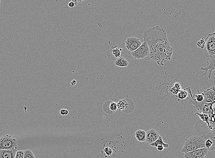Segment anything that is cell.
Segmentation results:
<instances>
[{"label": "cell", "mask_w": 215, "mask_h": 158, "mask_svg": "<svg viewBox=\"0 0 215 158\" xmlns=\"http://www.w3.org/2000/svg\"><path fill=\"white\" fill-rule=\"evenodd\" d=\"M126 48L131 52L137 49L142 45L140 39L134 37H130L125 42Z\"/></svg>", "instance_id": "6"}, {"label": "cell", "mask_w": 215, "mask_h": 158, "mask_svg": "<svg viewBox=\"0 0 215 158\" xmlns=\"http://www.w3.org/2000/svg\"><path fill=\"white\" fill-rule=\"evenodd\" d=\"M114 64L119 67H127L129 65V63L126 58L123 57H120L115 60Z\"/></svg>", "instance_id": "15"}, {"label": "cell", "mask_w": 215, "mask_h": 158, "mask_svg": "<svg viewBox=\"0 0 215 158\" xmlns=\"http://www.w3.org/2000/svg\"><path fill=\"white\" fill-rule=\"evenodd\" d=\"M201 70L204 71L202 76H205L207 73H208V76L207 78V80L211 78V74L213 70H215V59L211 60L210 62H207V65L206 67L201 68Z\"/></svg>", "instance_id": "10"}, {"label": "cell", "mask_w": 215, "mask_h": 158, "mask_svg": "<svg viewBox=\"0 0 215 158\" xmlns=\"http://www.w3.org/2000/svg\"><path fill=\"white\" fill-rule=\"evenodd\" d=\"M76 84V81L75 80H73L71 82V85H72V86H75V85Z\"/></svg>", "instance_id": "27"}, {"label": "cell", "mask_w": 215, "mask_h": 158, "mask_svg": "<svg viewBox=\"0 0 215 158\" xmlns=\"http://www.w3.org/2000/svg\"><path fill=\"white\" fill-rule=\"evenodd\" d=\"M122 50V49L114 44H112L111 47L110 48V51L114 57L117 58L120 57L121 54Z\"/></svg>", "instance_id": "13"}, {"label": "cell", "mask_w": 215, "mask_h": 158, "mask_svg": "<svg viewBox=\"0 0 215 158\" xmlns=\"http://www.w3.org/2000/svg\"><path fill=\"white\" fill-rule=\"evenodd\" d=\"M131 54L136 59H143L150 55V51L147 42H144L137 49L131 52Z\"/></svg>", "instance_id": "5"}, {"label": "cell", "mask_w": 215, "mask_h": 158, "mask_svg": "<svg viewBox=\"0 0 215 158\" xmlns=\"http://www.w3.org/2000/svg\"><path fill=\"white\" fill-rule=\"evenodd\" d=\"M24 151L18 150L17 151L15 158H24Z\"/></svg>", "instance_id": "22"}, {"label": "cell", "mask_w": 215, "mask_h": 158, "mask_svg": "<svg viewBox=\"0 0 215 158\" xmlns=\"http://www.w3.org/2000/svg\"><path fill=\"white\" fill-rule=\"evenodd\" d=\"M204 49L207 57L211 60L215 59V32L209 34L206 38Z\"/></svg>", "instance_id": "3"}, {"label": "cell", "mask_w": 215, "mask_h": 158, "mask_svg": "<svg viewBox=\"0 0 215 158\" xmlns=\"http://www.w3.org/2000/svg\"><path fill=\"white\" fill-rule=\"evenodd\" d=\"M157 148V150L159 151H162L164 150V147L163 146H162V145H159V146H158V147H156Z\"/></svg>", "instance_id": "26"}, {"label": "cell", "mask_w": 215, "mask_h": 158, "mask_svg": "<svg viewBox=\"0 0 215 158\" xmlns=\"http://www.w3.org/2000/svg\"><path fill=\"white\" fill-rule=\"evenodd\" d=\"M208 152V150L205 147L185 153L184 158H205Z\"/></svg>", "instance_id": "7"}, {"label": "cell", "mask_w": 215, "mask_h": 158, "mask_svg": "<svg viewBox=\"0 0 215 158\" xmlns=\"http://www.w3.org/2000/svg\"><path fill=\"white\" fill-rule=\"evenodd\" d=\"M118 109L120 110L124 111L127 110L129 106H134V102L130 99H121L120 100L117 104Z\"/></svg>", "instance_id": "11"}, {"label": "cell", "mask_w": 215, "mask_h": 158, "mask_svg": "<svg viewBox=\"0 0 215 158\" xmlns=\"http://www.w3.org/2000/svg\"><path fill=\"white\" fill-rule=\"evenodd\" d=\"M135 136L138 141L144 142L146 140V132L144 130H138L135 133Z\"/></svg>", "instance_id": "14"}, {"label": "cell", "mask_w": 215, "mask_h": 158, "mask_svg": "<svg viewBox=\"0 0 215 158\" xmlns=\"http://www.w3.org/2000/svg\"><path fill=\"white\" fill-rule=\"evenodd\" d=\"M144 40L147 42L150 51V57L159 65L170 60L173 48L167 37L166 31L159 26L150 28L144 33Z\"/></svg>", "instance_id": "1"}, {"label": "cell", "mask_w": 215, "mask_h": 158, "mask_svg": "<svg viewBox=\"0 0 215 158\" xmlns=\"http://www.w3.org/2000/svg\"><path fill=\"white\" fill-rule=\"evenodd\" d=\"M203 93L204 95L203 102L206 103H215V87H211L205 90Z\"/></svg>", "instance_id": "9"}, {"label": "cell", "mask_w": 215, "mask_h": 158, "mask_svg": "<svg viewBox=\"0 0 215 158\" xmlns=\"http://www.w3.org/2000/svg\"><path fill=\"white\" fill-rule=\"evenodd\" d=\"M213 143H214L213 141L210 138H208L206 140V142H205V147L208 150H210V148L213 145Z\"/></svg>", "instance_id": "21"}, {"label": "cell", "mask_w": 215, "mask_h": 158, "mask_svg": "<svg viewBox=\"0 0 215 158\" xmlns=\"http://www.w3.org/2000/svg\"><path fill=\"white\" fill-rule=\"evenodd\" d=\"M197 47L201 49H204L205 48V40L204 38H202L201 39L199 40L197 42Z\"/></svg>", "instance_id": "20"}, {"label": "cell", "mask_w": 215, "mask_h": 158, "mask_svg": "<svg viewBox=\"0 0 215 158\" xmlns=\"http://www.w3.org/2000/svg\"><path fill=\"white\" fill-rule=\"evenodd\" d=\"M206 139L202 137L193 136L185 140L181 152L186 153L192 151L205 148Z\"/></svg>", "instance_id": "2"}, {"label": "cell", "mask_w": 215, "mask_h": 158, "mask_svg": "<svg viewBox=\"0 0 215 158\" xmlns=\"http://www.w3.org/2000/svg\"><path fill=\"white\" fill-rule=\"evenodd\" d=\"M150 146L152 147H157L159 145L163 146L164 148H168L169 145L168 144L165 143L162 140V137L161 136L159 137V138L156 140V141L150 144Z\"/></svg>", "instance_id": "16"}, {"label": "cell", "mask_w": 215, "mask_h": 158, "mask_svg": "<svg viewBox=\"0 0 215 158\" xmlns=\"http://www.w3.org/2000/svg\"><path fill=\"white\" fill-rule=\"evenodd\" d=\"M68 5L70 8H74V7H75V6H76L73 1H72L70 2H69Z\"/></svg>", "instance_id": "25"}, {"label": "cell", "mask_w": 215, "mask_h": 158, "mask_svg": "<svg viewBox=\"0 0 215 158\" xmlns=\"http://www.w3.org/2000/svg\"><path fill=\"white\" fill-rule=\"evenodd\" d=\"M109 106L110 110L111 111V112H112L113 113L115 112L118 109L117 104L115 103V102H113V101L110 102Z\"/></svg>", "instance_id": "19"}, {"label": "cell", "mask_w": 215, "mask_h": 158, "mask_svg": "<svg viewBox=\"0 0 215 158\" xmlns=\"http://www.w3.org/2000/svg\"><path fill=\"white\" fill-rule=\"evenodd\" d=\"M174 86L175 87L179 89V90H181L182 89V87H181V85H180V83L178 82H175L174 83Z\"/></svg>", "instance_id": "24"}, {"label": "cell", "mask_w": 215, "mask_h": 158, "mask_svg": "<svg viewBox=\"0 0 215 158\" xmlns=\"http://www.w3.org/2000/svg\"><path fill=\"white\" fill-rule=\"evenodd\" d=\"M17 150H0V158H15Z\"/></svg>", "instance_id": "12"}, {"label": "cell", "mask_w": 215, "mask_h": 158, "mask_svg": "<svg viewBox=\"0 0 215 158\" xmlns=\"http://www.w3.org/2000/svg\"><path fill=\"white\" fill-rule=\"evenodd\" d=\"M188 95H189V93L186 89H181L177 95L176 97L178 98V101H179L180 100H183L185 98H187Z\"/></svg>", "instance_id": "17"}, {"label": "cell", "mask_w": 215, "mask_h": 158, "mask_svg": "<svg viewBox=\"0 0 215 158\" xmlns=\"http://www.w3.org/2000/svg\"><path fill=\"white\" fill-rule=\"evenodd\" d=\"M160 136L157 130L154 129H150L146 132V142L147 144L150 145L156 141Z\"/></svg>", "instance_id": "8"}, {"label": "cell", "mask_w": 215, "mask_h": 158, "mask_svg": "<svg viewBox=\"0 0 215 158\" xmlns=\"http://www.w3.org/2000/svg\"><path fill=\"white\" fill-rule=\"evenodd\" d=\"M24 158H35V156L31 150H25Z\"/></svg>", "instance_id": "18"}, {"label": "cell", "mask_w": 215, "mask_h": 158, "mask_svg": "<svg viewBox=\"0 0 215 158\" xmlns=\"http://www.w3.org/2000/svg\"><path fill=\"white\" fill-rule=\"evenodd\" d=\"M69 113V111L66 109H62L60 110V113L61 115H67Z\"/></svg>", "instance_id": "23"}, {"label": "cell", "mask_w": 215, "mask_h": 158, "mask_svg": "<svg viewBox=\"0 0 215 158\" xmlns=\"http://www.w3.org/2000/svg\"><path fill=\"white\" fill-rule=\"evenodd\" d=\"M0 3H1V1H0Z\"/></svg>", "instance_id": "28"}, {"label": "cell", "mask_w": 215, "mask_h": 158, "mask_svg": "<svg viewBox=\"0 0 215 158\" xmlns=\"http://www.w3.org/2000/svg\"><path fill=\"white\" fill-rule=\"evenodd\" d=\"M17 139L9 135L0 137V150H17Z\"/></svg>", "instance_id": "4"}]
</instances>
